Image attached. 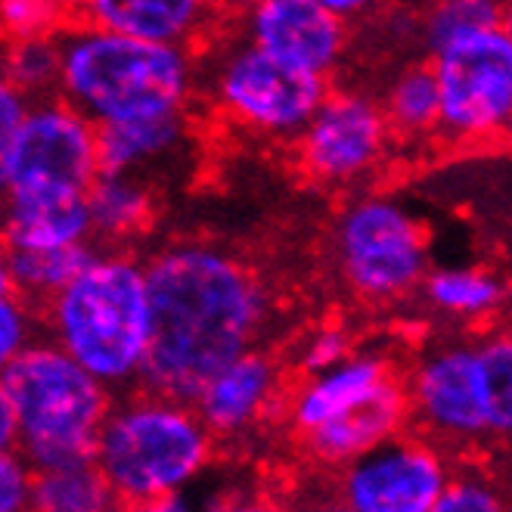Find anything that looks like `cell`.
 <instances>
[{
    "label": "cell",
    "mask_w": 512,
    "mask_h": 512,
    "mask_svg": "<svg viewBox=\"0 0 512 512\" xmlns=\"http://www.w3.org/2000/svg\"><path fill=\"white\" fill-rule=\"evenodd\" d=\"M53 342L109 388L143 379L153 342L146 267L131 258H94L50 298Z\"/></svg>",
    "instance_id": "5"
},
{
    "label": "cell",
    "mask_w": 512,
    "mask_h": 512,
    "mask_svg": "<svg viewBox=\"0 0 512 512\" xmlns=\"http://www.w3.org/2000/svg\"><path fill=\"white\" fill-rule=\"evenodd\" d=\"M118 506L106 475L94 460L35 472L32 509L41 512H103Z\"/></svg>",
    "instance_id": "22"
},
{
    "label": "cell",
    "mask_w": 512,
    "mask_h": 512,
    "mask_svg": "<svg viewBox=\"0 0 512 512\" xmlns=\"http://www.w3.org/2000/svg\"><path fill=\"white\" fill-rule=\"evenodd\" d=\"M0 401L16 416L13 447L35 472L94 460L112 410L109 385L56 342H32L4 360Z\"/></svg>",
    "instance_id": "3"
},
{
    "label": "cell",
    "mask_w": 512,
    "mask_h": 512,
    "mask_svg": "<svg viewBox=\"0 0 512 512\" xmlns=\"http://www.w3.org/2000/svg\"><path fill=\"white\" fill-rule=\"evenodd\" d=\"M447 466L423 441L388 438L348 463L342 506L354 512H435Z\"/></svg>",
    "instance_id": "10"
},
{
    "label": "cell",
    "mask_w": 512,
    "mask_h": 512,
    "mask_svg": "<svg viewBox=\"0 0 512 512\" xmlns=\"http://www.w3.org/2000/svg\"><path fill=\"white\" fill-rule=\"evenodd\" d=\"M426 298L450 317H481L503 301V286L485 270L444 267L426 277Z\"/></svg>",
    "instance_id": "24"
},
{
    "label": "cell",
    "mask_w": 512,
    "mask_h": 512,
    "mask_svg": "<svg viewBox=\"0 0 512 512\" xmlns=\"http://www.w3.org/2000/svg\"><path fill=\"white\" fill-rule=\"evenodd\" d=\"M100 128L66 97L28 109L13 137L0 143L4 190H90L100 177Z\"/></svg>",
    "instance_id": "8"
},
{
    "label": "cell",
    "mask_w": 512,
    "mask_h": 512,
    "mask_svg": "<svg viewBox=\"0 0 512 512\" xmlns=\"http://www.w3.org/2000/svg\"><path fill=\"white\" fill-rule=\"evenodd\" d=\"M28 345H32V317H28L25 298L13 289H4V298H0V357L10 360Z\"/></svg>",
    "instance_id": "31"
},
{
    "label": "cell",
    "mask_w": 512,
    "mask_h": 512,
    "mask_svg": "<svg viewBox=\"0 0 512 512\" xmlns=\"http://www.w3.org/2000/svg\"><path fill=\"white\" fill-rule=\"evenodd\" d=\"M277 395V370L267 357L246 351L208 379L190 401L212 435L246 432Z\"/></svg>",
    "instance_id": "15"
},
{
    "label": "cell",
    "mask_w": 512,
    "mask_h": 512,
    "mask_svg": "<svg viewBox=\"0 0 512 512\" xmlns=\"http://www.w3.org/2000/svg\"><path fill=\"white\" fill-rule=\"evenodd\" d=\"M323 7H329L333 13H339L342 19H351V16H360L364 10L373 7V0H320Z\"/></svg>",
    "instance_id": "34"
},
{
    "label": "cell",
    "mask_w": 512,
    "mask_h": 512,
    "mask_svg": "<svg viewBox=\"0 0 512 512\" xmlns=\"http://www.w3.org/2000/svg\"><path fill=\"white\" fill-rule=\"evenodd\" d=\"M410 410L429 432L447 441L488 435L485 379L478 345H454L429 354L410 382Z\"/></svg>",
    "instance_id": "12"
},
{
    "label": "cell",
    "mask_w": 512,
    "mask_h": 512,
    "mask_svg": "<svg viewBox=\"0 0 512 512\" xmlns=\"http://www.w3.org/2000/svg\"><path fill=\"white\" fill-rule=\"evenodd\" d=\"M4 10V25L7 32L16 38H38V35H50L53 25L63 19L47 0H4L0 4Z\"/></svg>",
    "instance_id": "30"
},
{
    "label": "cell",
    "mask_w": 512,
    "mask_h": 512,
    "mask_svg": "<svg viewBox=\"0 0 512 512\" xmlns=\"http://www.w3.org/2000/svg\"><path fill=\"white\" fill-rule=\"evenodd\" d=\"M215 4L218 0H87L81 16L109 32L187 47L212 22Z\"/></svg>",
    "instance_id": "17"
},
{
    "label": "cell",
    "mask_w": 512,
    "mask_h": 512,
    "mask_svg": "<svg viewBox=\"0 0 512 512\" xmlns=\"http://www.w3.org/2000/svg\"><path fill=\"white\" fill-rule=\"evenodd\" d=\"M153 295V342L143 388L193 401L196 391L239 354L252 351L264 295L236 258L177 246L146 264Z\"/></svg>",
    "instance_id": "1"
},
{
    "label": "cell",
    "mask_w": 512,
    "mask_h": 512,
    "mask_svg": "<svg viewBox=\"0 0 512 512\" xmlns=\"http://www.w3.org/2000/svg\"><path fill=\"white\" fill-rule=\"evenodd\" d=\"M212 454V432L190 401L143 391L112 404L97 438L94 463L118 506L171 509Z\"/></svg>",
    "instance_id": "4"
},
{
    "label": "cell",
    "mask_w": 512,
    "mask_h": 512,
    "mask_svg": "<svg viewBox=\"0 0 512 512\" xmlns=\"http://www.w3.org/2000/svg\"><path fill=\"white\" fill-rule=\"evenodd\" d=\"M97 255L87 243L63 246V249H10L4 261V289L19 292L22 298H44L50 301L63 292L81 270Z\"/></svg>",
    "instance_id": "20"
},
{
    "label": "cell",
    "mask_w": 512,
    "mask_h": 512,
    "mask_svg": "<svg viewBox=\"0 0 512 512\" xmlns=\"http://www.w3.org/2000/svg\"><path fill=\"white\" fill-rule=\"evenodd\" d=\"M500 506L503 500L491 481L478 475H463V478H447L435 512H497Z\"/></svg>",
    "instance_id": "28"
},
{
    "label": "cell",
    "mask_w": 512,
    "mask_h": 512,
    "mask_svg": "<svg viewBox=\"0 0 512 512\" xmlns=\"http://www.w3.org/2000/svg\"><path fill=\"white\" fill-rule=\"evenodd\" d=\"M47 4L59 13V16H69V13H84L87 0H47Z\"/></svg>",
    "instance_id": "35"
},
{
    "label": "cell",
    "mask_w": 512,
    "mask_h": 512,
    "mask_svg": "<svg viewBox=\"0 0 512 512\" xmlns=\"http://www.w3.org/2000/svg\"><path fill=\"white\" fill-rule=\"evenodd\" d=\"M506 0H435L423 22V38L429 53H438L463 38L491 32L503 25Z\"/></svg>",
    "instance_id": "25"
},
{
    "label": "cell",
    "mask_w": 512,
    "mask_h": 512,
    "mask_svg": "<svg viewBox=\"0 0 512 512\" xmlns=\"http://www.w3.org/2000/svg\"><path fill=\"white\" fill-rule=\"evenodd\" d=\"M388 125L401 137H429L441 131V90L432 66H413L395 78L385 97Z\"/></svg>",
    "instance_id": "23"
},
{
    "label": "cell",
    "mask_w": 512,
    "mask_h": 512,
    "mask_svg": "<svg viewBox=\"0 0 512 512\" xmlns=\"http://www.w3.org/2000/svg\"><path fill=\"white\" fill-rule=\"evenodd\" d=\"M35 494V469L19 450H4L0 460V509L4 512H22L32 509Z\"/></svg>",
    "instance_id": "29"
},
{
    "label": "cell",
    "mask_w": 512,
    "mask_h": 512,
    "mask_svg": "<svg viewBox=\"0 0 512 512\" xmlns=\"http://www.w3.org/2000/svg\"><path fill=\"white\" fill-rule=\"evenodd\" d=\"M28 109H32V106H28L25 90H19L13 84H4V94H0V143L19 131Z\"/></svg>",
    "instance_id": "33"
},
{
    "label": "cell",
    "mask_w": 512,
    "mask_h": 512,
    "mask_svg": "<svg viewBox=\"0 0 512 512\" xmlns=\"http://www.w3.org/2000/svg\"><path fill=\"white\" fill-rule=\"evenodd\" d=\"M481 379H485L488 435L512 441V329L478 345Z\"/></svg>",
    "instance_id": "26"
},
{
    "label": "cell",
    "mask_w": 512,
    "mask_h": 512,
    "mask_svg": "<svg viewBox=\"0 0 512 512\" xmlns=\"http://www.w3.org/2000/svg\"><path fill=\"white\" fill-rule=\"evenodd\" d=\"M391 125L385 109L367 97H326L298 137V159L314 180L345 184L376 168L385 153Z\"/></svg>",
    "instance_id": "11"
},
{
    "label": "cell",
    "mask_w": 512,
    "mask_h": 512,
    "mask_svg": "<svg viewBox=\"0 0 512 512\" xmlns=\"http://www.w3.org/2000/svg\"><path fill=\"white\" fill-rule=\"evenodd\" d=\"M87 202L94 236L100 239H128L140 233L153 215V199H149L137 174L100 171V177L87 190Z\"/></svg>",
    "instance_id": "21"
},
{
    "label": "cell",
    "mask_w": 512,
    "mask_h": 512,
    "mask_svg": "<svg viewBox=\"0 0 512 512\" xmlns=\"http://www.w3.org/2000/svg\"><path fill=\"white\" fill-rule=\"evenodd\" d=\"M218 4H227V7H239V10H252V7H258L261 0H218Z\"/></svg>",
    "instance_id": "36"
},
{
    "label": "cell",
    "mask_w": 512,
    "mask_h": 512,
    "mask_svg": "<svg viewBox=\"0 0 512 512\" xmlns=\"http://www.w3.org/2000/svg\"><path fill=\"white\" fill-rule=\"evenodd\" d=\"M388 379L391 370L379 357H345L342 364L314 373L298 391L292 404V423L301 435H308L370 398Z\"/></svg>",
    "instance_id": "18"
},
{
    "label": "cell",
    "mask_w": 512,
    "mask_h": 512,
    "mask_svg": "<svg viewBox=\"0 0 512 512\" xmlns=\"http://www.w3.org/2000/svg\"><path fill=\"white\" fill-rule=\"evenodd\" d=\"M249 41L311 75H329L348 47V28L320 0H261L249 10Z\"/></svg>",
    "instance_id": "13"
},
{
    "label": "cell",
    "mask_w": 512,
    "mask_h": 512,
    "mask_svg": "<svg viewBox=\"0 0 512 512\" xmlns=\"http://www.w3.org/2000/svg\"><path fill=\"white\" fill-rule=\"evenodd\" d=\"M63 75V41L53 35L16 38L7 53V84L25 90L28 97L59 87Z\"/></svg>",
    "instance_id": "27"
},
{
    "label": "cell",
    "mask_w": 512,
    "mask_h": 512,
    "mask_svg": "<svg viewBox=\"0 0 512 512\" xmlns=\"http://www.w3.org/2000/svg\"><path fill=\"white\" fill-rule=\"evenodd\" d=\"M500 28L512 38V0H506V7H503V25Z\"/></svg>",
    "instance_id": "37"
},
{
    "label": "cell",
    "mask_w": 512,
    "mask_h": 512,
    "mask_svg": "<svg viewBox=\"0 0 512 512\" xmlns=\"http://www.w3.org/2000/svg\"><path fill=\"white\" fill-rule=\"evenodd\" d=\"M100 168L112 174H137L174 156L187 137L184 112L100 125Z\"/></svg>",
    "instance_id": "19"
},
{
    "label": "cell",
    "mask_w": 512,
    "mask_h": 512,
    "mask_svg": "<svg viewBox=\"0 0 512 512\" xmlns=\"http://www.w3.org/2000/svg\"><path fill=\"white\" fill-rule=\"evenodd\" d=\"M348 357V339L339 329H320V333L308 342L305 348V357H301V367H305L308 376L314 373H323L329 367L342 364Z\"/></svg>",
    "instance_id": "32"
},
{
    "label": "cell",
    "mask_w": 512,
    "mask_h": 512,
    "mask_svg": "<svg viewBox=\"0 0 512 512\" xmlns=\"http://www.w3.org/2000/svg\"><path fill=\"white\" fill-rule=\"evenodd\" d=\"M4 233L10 249H63L87 243V236H94L87 193L63 187L7 190Z\"/></svg>",
    "instance_id": "14"
},
{
    "label": "cell",
    "mask_w": 512,
    "mask_h": 512,
    "mask_svg": "<svg viewBox=\"0 0 512 512\" xmlns=\"http://www.w3.org/2000/svg\"><path fill=\"white\" fill-rule=\"evenodd\" d=\"M441 90V131L481 140L512 125V38L491 28L432 53Z\"/></svg>",
    "instance_id": "9"
},
{
    "label": "cell",
    "mask_w": 512,
    "mask_h": 512,
    "mask_svg": "<svg viewBox=\"0 0 512 512\" xmlns=\"http://www.w3.org/2000/svg\"><path fill=\"white\" fill-rule=\"evenodd\" d=\"M410 410V395L401 388V382L391 376L382 382L370 398L354 404L348 413H342L333 423H326L305 438L311 454L323 463H351L367 450L379 447L382 441L395 438L398 426Z\"/></svg>",
    "instance_id": "16"
},
{
    "label": "cell",
    "mask_w": 512,
    "mask_h": 512,
    "mask_svg": "<svg viewBox=\"0 0 512 512\" xmlns=\"http://www.w3.org/2000/svg\"><path fill=\"white\" fill-rule=\"evenodd\" d=\"M336 255L345 283L373 301L401 298L426 280V233L391 199H360L345 208Z\"/></svg>",
    "instance_id": "6"
},
{
    "label": "cell",
    "mask_w": 512,
    "mask_h": 512,
    "mask_svg": "<svg viewBox=\"0 0 512 512\" xmlns=\"http://www.w3.org/2000/svg\"><path fill=\"white\" fill-rule=\"evenodd\" d=\"M63 41L59 97L97 128L184 112L193 63L187 47L143 41L100 25H84Z\"/></svg>",
    "instance_id": "2"
},
{
    "label": "cell",
    "mask_w": 512,
    "mask_h": 512,
    "mask_svg": "<svg viewBox=\"0 0 512 512\" xmlns=\"http://www.w3.org/2000/svg\"><path fill=\"white\" fill-rule=\"evenodd\" d=\"M215 97L236 125L286 140L301 137L329 94L323 75L295 69L246 41L221 59Z\"/></svg>",
    "instance_id": "7"
}]
</instances>
